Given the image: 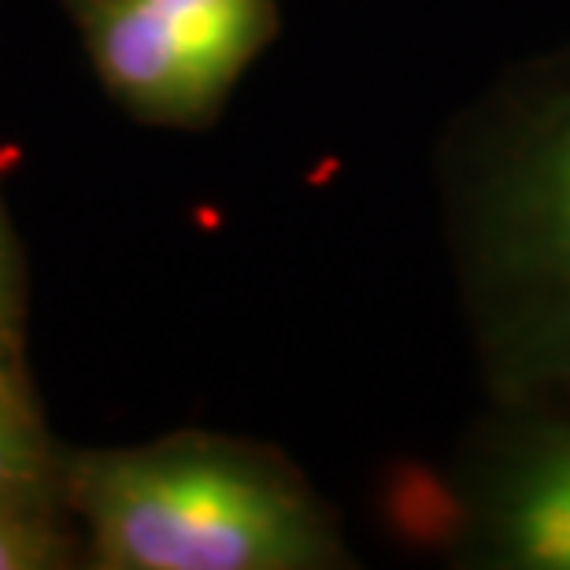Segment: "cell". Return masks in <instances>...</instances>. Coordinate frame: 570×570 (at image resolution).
Masks as SVG:
<instances>
[{
    "instance_id": "6",
    "label": "cell",
    "mask_w": 570,
    "mask_h": 570,
    "mask_svg": "<svg viewBox=\"0 0 570 570\" xmlns=\"http://www.w3.org/2000/svg\"><path fill=\"white\" fill-rule=\"evenodd\" d=\"M63 560L60 544L38 511H4L0 508V570H38Z\"/></svg>"
},
{
    "instance_id": "7",
    "label": "cell",
    "mask_w": 570,
    "mask_h": 570,
    "mask_svg": "<svg viewBox=\"0 0 570 570\" xmlns=\"http://www.w3.org/2000/svg\"><path fill=\"white\" fill-rule=\"evenodd\" d=\"M19 282H16V256H11V234L0 208V385L22 393L19 379Z\"/></svg>"
},
{
    "instance_id": "3",
    "label": "cell",
    "mask_w": 570,
    "mask_h": 570,
    "mask_svg": "<svg viewBox=\"0 0 570 570\" xmlns=\"http://www.w3.org/2000/svg\"><path fill=\"white\" fill-rule=\"evenodd\" d=\"M393 519L466 570H570V390L482 396L441 466H419Z\"/></svg>"
},
{
    "instance_id": "2",
    "label": "cell",
    "mask_w": 570,
    "mask_h": 570,
    "mask_svg": "<svg viewBox=\"0 0 570 570\" xmlns=\"http://www.w3.org/2000/svg\"><path fill=\"white\" fill-rule=\"evenodd\" d=\"M71 493L94 556L111 570H337L352 567L330 504L275 449L178 433L82 455Z\"/></svg>"
},
{
    "instance_id": "4",
    "label": "cell",
    "mask_w": 570,
    "mask_h": 570,
    "mask_svg": "<svg viewBox=\"0 0 570 570\" xmlns=\"http://www.w3.org/2000/svg\"><path fill=\"white\" fill-rule=\"evenodd\" d=\"M89 63L130 116L204 130L267 45L278 0H67Z\"/></svg>"
},
{
    "instance_id": "1",
    "label": "cell",
    "mask_w": 570,
    "mask_h": 570,
    "mask_svg": "<svg viewBox=\"0 0 570 570\" xmlns=\"http://www.w3.org/2000/svg\"><path fill=\"white\" fill-rule=\"evenodd\" d=\"M433 178L478 390H570V41L478 89Z\"/></svg>"
},
{
    "instance_id": "5",
    "label": "cell",
    "mask_w": 570,
    "mask_h": 570,
    "mask_svg": "<svg viewBox=\"0 0 570 570\" xmlns=\"http://www.w3.org/2000/svg\"><path fill=\"white\" fill-rule=\"evenodd\" d=\"M45 444L33 426L27 396L0 385V508L38 511L45 497Z\"/></svg>"
}]
</instances>
